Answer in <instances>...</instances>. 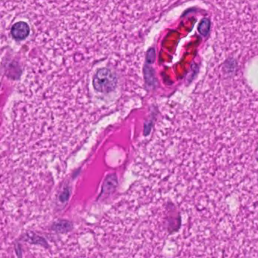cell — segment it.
I'll return each mask as SVG.
<instances>
[{"label":"cell","mask_w":258,"mask_h":258,"mask_svg":"<svg viewBox=\"0 0 258 258\" xmlns=\"http://www.w3.org/2000/svg\"><path fill=\"white\" fill-rule=\"evenodd\" d=\"M209 21L205 19V20L202 21V23L199 25V31H200L201 34L205 36L208 34V31H209Z\"/></svg>","instance_id":"6da1fadb"}]
</instances>
